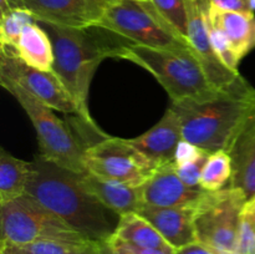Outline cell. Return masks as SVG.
Wrapping results in <instances>:
<instances>
[{
	"label": "cell",
	"instance_id": "cell-5",
	"mask_svg": "<svg viewBox=\"0 0 255 254\" xmlns=\"http://www.w3.org/2000/svg\"><path fill=\"white\" fill-rule=\"evenodd\" d=\"M0 84L15 97L34 125L39 142V156L62 168L80 174L86 173L84 153L87 146L71 131L69 125L60 120L51 107L20 85L1 76Z\"/></svg>",
	"mask_w": 255,
	"mask_h": 254
},
{
	"label": "cell",
	"instance_id": "cell-27",
	"mask_svg": "<svg viewBox=\"0 0 255 254\" xmlns=\"http://www.w3.org/2000/svg\"><path fill=\"white\" fill-rule=\"evenodd\" d=\"M238 254H255V204L247 203L239 228Z\"/></svg>",
	"mask_w": 255,
	"mask_h": 254
},
{
	"label": "cell",
	"instance_id": "cell-16",
	"mask_svg": "<svg viewBox=\"0 0 255 254\" xmlns=\"http://www.w3.org/2000/svg\"><path fill=\"white\" fill-rule=\"evenodd\" d=\"M228 153L233 163L229 187L241 189L249 203L255 199V111L239 131Z\"/></svg>",
	"mask_w": 255,
	"mask_h": 254
},
{
	"label": "cell",
	"instance_id": "cell-14",
	"mask_svg": "<svg viewBox=\"0 0 255 254\" xmlns=\"http://www.w3.org/2000/svg\"><path fill=\"white\" fill-rule=\"evenodd\" d=\"M129 142L158 167L174 163L177 146L183 139L181 121L171 106L152 128Z\"/></svg>",
	"mask_w": 255,
	"mask_h": 254
},
{
	"label": "cell",
	"instance_id": "cell-3",
	"mask_svg": "<svg viewBox=\"0 0 255 254\" xmlns=\"http://www.w3.org/2000/svg\"><path fill=\"white\" fill-rule=\"evenodd\" d=\"M54 46V72L71 95L80 111V119L92 128L100 129L89 111V91L97 66L107 57L117 44L105 39V29L91 26L86 29L62 26L46 21H37Z\"/></svg>",
	"mask_w": 255,
	"mask_h": 254
},
{
	"label": "cell",
	"instance_id": "cell-10",
	"mask_svg": "<svg viewBox=\"0 0 255 254\" xmlns=\"http://www.w3.org/2000/svg\"><path fill=\"white\" fill-rule=\"evenodd\" d=\"M0 76L11 80L51 109L80 117L74 99L54 71L34 69L17 57L14 47L0 46Z\"/></svg>",
	"mask_w": 255,
	"mask_h": 254
},
{
	"label": "cell",
	"instance_id": "cell-2",
	"mask_svg": "<svg viewBox=\"0 0 255 254\" xmlns=\"http://www.w3.org/2000/svg\"><path fill=\"white\" fill-rule=\"evenodd\" d=\"M181 121L182 137L204 151H229L255 111V89L239 77L231 87L198 99L172 102Z\"/></svg>",
	"mask_w": 255,
	"mask_h": 254
},
{
	"label": "cell",
	"instance_id": "cell-20",
	"mask_svg": "<svg viewBox=\"0 0 255 254\" xmlns=\"http://www.w3.org/2000/svg\"><path fill=\"white\" fill-rule=\"evenodd\" d=\"M31 172L32 162L16 158L4 147L0 148V204L26 193Z\"/></svg>",
	"mask_w": 255,
	"mask_h": 254
},
{
	"label": "cell",
	"instance_id": "cell-37",
	"mask_svg": "<svg viewBox=\"0 0 255 254\" xmlns=\"http://www.w3.org/2000/svg\"><path fill=\"white\" fill-rule=\"evenodd\" d=\"M142 1H149V0H142Z\"/></svg>",
	"mask_w": 255,
	"mask_h": 254
},
{
	"label": "cell",
	"instance_id": "cell-35",
	"mask_svg": "<svg viewBox=\"0 0 255 254\" xmlns=\"http://www.w3.org/2000/svg\"><path fill=\"white\" fill-rule=\"evenodd\" d=\"M251 6H252V10H255V0H251Z\"/></svg>",
	"mask_w": 255,
	"mask_h": 254
},
{
	"label": "cell",
	"instance_id": "cell-13",
	"mask_svg": "<svg viewBox=\"0 0 255 254\" xmlns=\"http://www.w3.org/2000/svg\"><path fill=\"white\" fill-rule=\"evenodd\" d=\"M26 9L36 21L86 29L96 26L101 19L89 0H14V9Z\"/></svg>",
	"mask_w": 255,
	"mask_h": 254
},
{
	"label": "cell",
	"instance_id": "cell-24",
	"mask_svg": "<svg viewBox=\"0 0 255 254\" xmlns=\"http://www.w3.org/2000/svg\"><path fill=\"white\" fill-rule=\"evenodd\" d=\"M36 22L34 15L26 9H11L1 14L0 20V46L15 47L21 32L27 25Z\"/></svg>",
	"mask_w": 255,
	"mask_h": 254
},
{
	"label": "cell",
	"instance_id": "cell-31",
	"mask_svg": "<svg viewBox=\"0 0 255 254\" xmlns=\"http://www.w3.org/2000/svg\"><path fill=\"white\" fill-rule=\"evenodd\" d=\"M110 238H112L115 242L121 244L122 247L128 249L133 254H177V249L173 248V247H168V248H142V247H136L132 246V244L125 243V242L120 241L119 238L114 236L110 237Z\"/></svg>",
	"mask_w": 255,
	"mask_h": 254
},
{
	"label": "cell",
	"instance_id": "cell-15",
	"mask_svg": "<svg viewBox=\"0 0 255 254\" xmlns=\"http://www.w3.org/2000/svg\"><path fill=\"white\" fill-rule=\"evenodd\" d=\"M137 213L146 218L173 248L179 249L197 242L194 232L196 207L142 206Z\"/></svg>",
	"mask_w": 255,
	"mask_h": 254
},
{
	"label": "cell",
	"instance_id": "cell-28",
	"mask_svg": "<svg viewBox=\"0 0 255 254\" xmlns=\"http://www.w3.org/2000/svg\"><path fill=\"white\" fill-rule=\"evenodd\" d=\"M209 154L202 157V158H199L198 161L193 162V163L183 164V166H174L176 167L177 174H178V177L182 179V182H183L186 186L191 187V188H196V189L201 188L199 182H201V176H202V172H203L204 163H206Z\"/></svg>",
	"mask_w": 255,
	"mask_h": 254
},
{
	"label": "cell",
	"instance_id": "cell-7",
	"mask_svg": "<svg viewBox=\"0 0 255 254\" xmlns=\"http://www.w3.org/2000/svg\"><path fill=\"white\" fill-rule=\"evenodd\" d=\"M96 26L110 30L132 44L161 49H191L188 40L157 11L151 1L120 0L105 10Z\"/></svg>",
	"mask_w": 255,
	"mask_h": 254
},
{
	"label": "cell",
	"instance_id": "cell-8",
	"mask_svg": "<svg viewBox=\"0 0 255 254\" xmlns=\"http://www.w3.org/2000/svg\"><path fill=\"white\" fill-rule=\"evenodd\" d=\"M246 204L243 192L233 187L207 192L196 206L197 242L214 254H238L239 228Z\"/></svg>",
	"mask_w": 255,
	"mask_h": 254
},
{
	"label": "cell",
	"instance_id": "cell-1",
	"mask_svg": "<svg viewBox=\"0 0 255 254\" xmlns=\"http://www.w3.org/2000/svg\"><path fill=\"white\" fill-rule=\"evenodd\" d=\"M92 242L114 236L121 217L84 187L81 174L37 156L26 193Z\"/></svg>",
	"mask_w": 255,
	"mask_h": 254
},
{
	"label": "cell",
	"instance_id": "cell-17",
	"mask_svg": "<svg viewBox=\"0 0 255 254\" xmlns=\"http://www.w3.org/2000/svg\"><path fill=\"white\" fill-rule=\"evenodd\" d=\"M81 182L92 196L120 217L137 212L142 206L141 186L100 178L89 172L81 174Z\"/></svg>",
	"mask_w": 255,
	"mask_h": 254
},
{
	"label": "cell",
	"instance_id": "cell-21",
	"mask_svg": "<svg viewBox=\"0 0 255 254\" xmlns=\"http://www.w3.org/2000/svg\"><path fill=\"white\" fill-rule=\"evenodd\" d=\"M114 237L125 243L142 248H168L172 247L159 232L137 212L121 216Z\"/></svg>",
	"mask_w": 255,
	"mask_h": 254
},
{
	"label": "cell",
	"instance_id": "cell-29",
	"mask_svg": "<svg viewBox=\"0 0 255 254\" xmlns=\"http://www.w3.org/2000/svg\"><path fill=\"white\" fill-rule=\"evenodd\" d=\"M207 154H209V152L204 151L203 148L191 143V142L182 139L177 146L176 154H174V166L193 163Z\"/></svg>",
	"mask_w": 255,
	"mask_h": 254
},
{
	"label": "cell",
	"instance_id": "cell-33",
	"mask_svg": "<svg viewBox=\"0 0 255 254\" xmlns=\"http://www.w3.org/2000/svg\"><path fill=\"white\" fill-rule=\"evenodd\" d=\"M177 254H214V253H212L208 248L202 246L201 243L196 242V243L188 244V246L177 249Z\"/></svg>",
	"mask_w": 255,
	"mask_h": 254
},
{
	"label": "cell",
	"instance_id": "cell-34",
	"mask_svg": "<svg viewBox=\"0 0 255 254\" xmlns=\"http://www.w3.org/2000/svg\"><path fill=\"white\" fill-rule=\"evenodd\" d=\"M120 0H89L90 4L95 7L99 12H101V15L104 14L105 10H107L109 7H111L112 5L117 4Z\"/></svg>",
	"mask_w": 255,
	"mask_h": 254
},
{
	"label": "cell",
	"instance_id": "cell-30",
	"mask_svg": "<svg viewBox=\"0 0 255 254\" xmlns=\"http://www.w3.org/2000/svg\"><path fill=\"white\" fill-rule=\"evenodd\" d=\"M207 5L222 11H253L251 0H206Z\"/></svg>",
	"mask_w": 255,
	"mask_h": 254
},
{
	"label": "cell",
	"instance_id": "cell-32",
	"mask_svg": "<svg viewBox=\"0 0 255 254\" xmlns=\"http://www.w3.org/2000/svg\"><path fill=\"white\" fill-rule=\"evenodd\" d=\"M96 254H133V253L129 252L128 249L125 248V247H122L121 244H119L117 242H115L112 238H109L105 242H99V244H97Z\"/></svg>",
	"mask_w": 255,
	"mask_h": 254
},
{
	"label": "cell",
	"instance_id": "cell-12",
	"mask_svg": "<svg viewBox=\"0 0 255 254\" xmlns=\"http://www.w3.org/2000/svg\"><path fill=\"white\" fill-rule=\"evenodd\" d=\"M206 193L202 188L186 186L177 174L174 163L158 167L141 186L142 206L196 207Z\"/></svg>",
	"mask_w": 255,
	"mask_h": 254
},
{
	"label": "cell",
	"instance_id": "cell-6",
	"mask_svg": "<svg viewBox=\"0 0 255 254\" xmlns=\"http://www.w3.org/2000/svg\"><path fill=\"white\" fill-rule=\"evenodd\" d=\"M0 246H25L36 242H92L29 194L0 204Z\"/></svg>",
	"mask_w": 255,
	"mask_h": 254
},
{
	"label": "cell",
	"instance_id": "cell-4",
	"mask_svg": "<svg viewBox=\"0 0 255 254\" xmlns=\"http://www.w3.org/2000/svg\"><path fill=\"white\" fill-rule=\"evenodd\" d=\"M111 57L139 65L162 85L172 102L198 99L216 91L192 49H161L143 45L117 44Z\"/></svg>",
	"mask_w": 255,
	"mask_h": 254
},
{
	"label": "cell",
	"instance_id": "cell-26",
	"mask_svg": "<svg viewBox=\"0 0 255 254\" xmlns=\"http://www.w3.org/2000/svg\"><path fill=\"white\" fill-rule=\"evenodd\" d=\"M208 16V15H207ZM208 26H209V35H211V41L213 45L214 51L219 56V59L223 61V64L228 67L229 70L234 72H239L238 65L241 62V59L237 55L236 50H234L233 45L229 41L227 35L224 34L222 30L218 27L213 26L208 20Z\"/></svg>",
	"mask_w": 255,
	"mask_h": 254
},
{
	"label": "cell",
	"instance_id": "cell-9",
	"mask_svg": "<svg viewBox=\"0 0 255 254\" xmlns=\"http://www.w3.org/2000/svg\"><path fill=\"white\" fill-rule=\"evenodd\" d=\"M84 163L86 171L94 176L136 187L142 186L158 168L128 138L110 136L86 147Z\"/></svg>",
	"mask_w": 255,
	"mask_h": 254
},
{
	"label": "cell",
	"instance_id": "cell-25",
	"mask_svg": "<svg viewBox=\"0 0 255 254\" xmlns=\"http://www.w3.org/2000/svg\"><path fill=\"white\" fill-rule=\"evenodd\" d=\"M157 11L187 39V2L188 0H149Z\"/></svg>",
	"mask_w": 255,
	"mask_h": 254
},
{
	"label": "cell",
	"instance_id": "cell-11",
	"mask_svg": "<svg viewBox=\"0 0 255 254\" xmlns=\"http://www.w3.org/2000/svg\"><path fill=\"white\" fill-rule=\"evenodd\" d=\"M187 12V40L191 49L198 57L212 86L217 90L228 89L242 75L229 70L214 51L209 35L206 0H188Z\"/></svg>",
	"mask_w": 255,
	"mask_h": 254
},
{
	"label": "cell",
	"instance_id": "cell-22",
	"mask_svg": "<svg viewBox=\"0 0 255 254\" xmlns=\"http://www.w3.org/2000/svg\"><path fill=\"white\" fill-rule=\"evenodd\" d=\"M233 177V163L227 151L212 152L204 163L199 186L203 191L217 192L231 184Z\"/></svg>",
	"mask_w": 255,
	"mask_h": 254
},
{
	"label": "cell",
	"instance_id": "cell-18",
	"mask_svg": "<svg viewBox=\"0 0 255 254\" xmlns=\"http://www.w3.org/2000/svg\"><path fill=\"white\" fill-rule=\"evenodd\" d=\"M208 20L227 35L239 59L255 47L254 11H222L207 5Z\"/></svg>",
	"mask_w": 255,
	"mask_h": 254
},
{
	"label": "cell",
	"instance_id": "cell-23",
	"mask_svg": "<svg viewBox=\"0 0 255 254\" xmlns=\"http://www.w3.org/2000/svg\"><path fill=\"white\" fill-rule=\"evenodd\" d=\"M99 242H36L25 246H0V254H96Z\"/></svg>",
	"mask_w": 255,
	"mask_h": 254
},
{
	"label": "cell",
	"instance_id": "cell-19",
	"mask_svg": "<svg viewBox=\"0 0 255 254\" xmlns=\"http://www.w3.org/2000/svg\"><path fill=\"white\" fill-rule=\"evenodd\" d=\"M15 54L22 62L41 71H54V46L46 30L34 22L27 25L21 32Z\"/></svg>",
	"mask_w": 255,
	"mask_h": 254
},
{
	"label": "cell",
	"instance_id": "cell-36",
	"mask_svg": "<svg viewBox=\"0 0 255 254\" xmlns=\"http://www.w3.org/2000/svg\"><path fill=\"white\" fill-rule=\"evenodd\" d=\"M249 203H254V204H255V199H254V201H252V202H249Z\"/></svg>",
	"mask_w": 255,
	"mask_h": 254
}]
</instances>
